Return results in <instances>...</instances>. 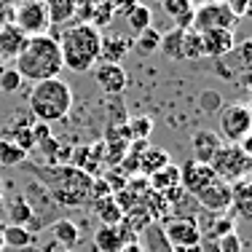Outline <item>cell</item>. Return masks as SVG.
<instances>
[{
	"label": "cell",
	"mask_w": 252,
	"mask_h": 252,
	"mask_svg": "<svg viewBox=\"0 0 252 252\" xmlns=\"http://www.w3.org/2000/svg\"><path fill=\"white\" fill-rule=\"evenodd\" d=\"M22 252H32V247H27V250H22Z\"/></svg>",
	"instance_id": "cell-47"
},
{
	"label": "cell",
	"mask_w": 252,
	"mask_h": 252,
	"mask_svg": "<svg viewBox=\"0 0 252 252\" xmlns=\"http://www.w3.org/2000/svg\"><path fill=\"white\" fill-rule=\"evenodd\" d=\"M5 215H8V223L11 225H25V228H30V231L35 228L32 209H30V204L25 201V196H22V193H16V196H11V199H8V204H5ZM35 236H38V233H35Z\"/></svg>",
	"instance_id": "cell-21"
},
{
	"label": "cell",
	"mask_w": 252,
	"mask_h": 252,
	"mask_svg": "<svg viewBox=\"0 0 252 252\" xmlns=\"http://www.w3.org/2000/svg\"><path fill=\"white\" fill-rule=\"evenodd\" d=\"M25 201L30 204V209H32V218H35V228L32 231H43L46 225H51L54 220L59 218V204L49 196V190L43 188V185L38 183V180H30L25 185Z\"/></svg>",
	"instance_id": "cell-8"
},
{
	"label": "cell",
	"mask_w": 252,
	"mask_h": 252,
	"mask_svg": "<svg viewBox=\"0 0 252 252\" xmlns=\"http://www.w3.org/2000/svg\"><path fill=\"white\" fill-rule=\"evenodd\" d=\"M0 250H3V223H0Z\"/></svg>",
	"instance_id": "cell-45"
},
{
	"label": "cell",
	"mask_w": 252,
	"mask_h": 252,
	"mask_svg": "<svg viewBox=\"0 0 252 252\" xmlns=\"http://www.w3.org/2000/svg\"><path fill=\"white\" fill-rule=\"evenodd\" d=\"M8 140H14L16 145L22 148L27 156L30 151H35V137H32V118H27V116H22V113H14L11 116V131L8 134Z\"/></svg>",
	"instance_id": "cell-18"
},
{
	"label": "cell",
	"mask_w": 252,
	"mask_h": 252,
	"mask_svg": "<svg viewBox=\"0 0 252 252\" xmlns=\"http://www.w3.org/2000/svg\"><path fill=\"white\" fill-rule=\"evenodd\" d=\"M236 231V218L231 212H220V215H212V225H209L207 233H201L204 239H220L225 233Z\"/></svg>",
	"instance_id": "cell-33"
},
{
	"label": "cell",
	"mask_w": 252,
	"mask_h": 252,
	"mask_svg": "<svg viewBox=\"0 0 252 252\" xmlns=\"http://www.w3.org/2000/svg\"><path fill=\"white\" fill-rule=\"evenodd\" d=\"M148 185H151V190H156V193H164V190L175 188V185H180V166L177 164L161 166L158 172H153L148 177Z\"/></svg>",
	"instance_id": "cell-27"
},
{
	"label": "cell",
	"mask_w": 252,
	"mask_h": 252,
	"mask_svg": "<svg viewBox=\"0 0 252 252\" xmlns=\"http://www.w3.org/2000/svg\"><path fill=\"white\" fill-rule=\"evenodd\" d=\"M38 242V236H35L30 228L25 225H3V247L14 250V252H22L27 247H32V244Z\"/></svg>",
	"instance_id": "cell-23"
},
{
	"label": "cell",
	"mask_w": 252,
	"mask_h": 252,
	"mask_svg": "<svg viewBox=\"0 0 252 252\" xmlns=\"http://www.w3.org/2000/svg\"><path fill=\"white\" fill-rule=\"evenodd\" d=\"M27 105L35 121L43 124H57L62 118H67V113L73 110V89L62 81V78H49V81L32 83L27 94Z\"/></svg>",
	"instance_id": "cell-4"
},
{
	"label": "cell",
	"mask_w": 252,
	"mask_h": 252,
	"mask_svg": "<svg viewBox=\"0 0 252 252\" xmlns=\"http://www.w3.org/2000/svg\"><path fill=\"white\" fill-rule=\"evenodd\" d=\"M161 5L175 19L177 30H190V25H193V3L190 0H161Z\"/></svg>",
	"instance_id": "cell-25"
},
{
	"label": "cell",
	"mask_w": 252,
	"mask_h": 252,
	"mask_svg": "<svg viewBox=\"0 0 252 252\" xmlns=\"http://www.w3.org/2000/svg\"><path fill=\"white\" fill-rule=\"evenodd\" d=\"M199 110L209 113V116H218V113L223 110V94L215 92V89H204L199 94Z\"/></svg>",
	"instance_id": "cell-38"
},
{
	"label": "cell",
	"mask_w": 252,
	"mask_h": 252,
	"mask_svg": "<svg viewBox=\"0 0 252 252\" xmlns=\"http://www.w3.org/2000/svg\"><path fill=\"white\" fill-rule=\"evenodd\" d=\"M22 83H25V78L16 73L14 67H3V70H0V92H3V94H16L22 89Z\"/></svg>",
	"instance_id": "cell-39"
},
{
	"label": "cell",
	"mask_w": 252,
	"mask_h": 252,
	"mask_svg": "<svg viewBox=\"0 0 252 252\" xmlns=\"http://www.w3.org/2000/svg\"><path fill=\"white\" fill-rule=\"evenodd\" d=\"M94 81L107 97H118L129 86V75H126L124 64H110V62H97L94 64Z\"/></svg>",
	"instance_id": "cell-11"
},
{
	"label": "cell",
	"mask_w": 252,
	"mask_h": 252,
	"mask_svg": "<svg viewBox=\"0 0 252 252\" xmlns=\"http://www.w3.org/2000/svg\"><path fill=\"white\" fill-rule=\"evenodd\" d=\"M25 43H27V35L16 25L8 22V25L0 27V57H3V62L19 57V51L25 49Z\"/></svg>",
	"instance_id": "cell-17"
},
{
	"label": "cell",
	"mask_w": 252,
	"mask_h": 252,
	"mask_svg": "<svg viewBox=\"0 0 252 252\" xmlns=\"http://www.w3.org/2000/svg\"><path fill=\"white\" fill-rule=\"evenodd\" d=\"M59 54H62V67L73 70V73H89L94 70V64L99 62V43H102V32L92 25H78L67 27L62 35L57 38Z\"/></svg>",
	"instance_id": "cell-3"
},
{
	"label": "cell",
	"mask_w": 252,
	"mask_h": 252,
	"mask_svg": "<svg viewBox=\"0 0 252 252\" xmlns=\"http://www.w3.org/2000/svg\"><path fill=\"white\" fill-rule=\"evenodd\" d=\"M183 35L185 30H177V27H172L169 32H161L158 51L166 59H172V62H183Z\"/></svg>",
	"instance_id": "cell-28"
},
{
	"label": "cell",
	"mask_w": 252,
	"mask_h": 252,
	"mask_svg": "<svg viewBox=\"0 0 252 252\" xmlns=\"http://www.w3.org/2000/svg\"><path fill=\"white\" fill-rule=\"evenodd\" d=\"M126 25H129L131 32L140 35L142 30L151 27V8H148V5H142V3H137L134 8H131L129 14H126Z\"/></svg>",
	"instance_id": "cell-36"
},
{
	"label": "cell",
	"mask_w": 252,
	"mask_h": 252,
	"mask_svg": "<svg viewBox=\"0 0 252 252\" xmlns=\"http://www.w3.org/2000/svg\"><path fill=\"white\" fill-rule=\"evenodd\" d=\"M161 228H164V236L172 244V250H190V247H199L201 242V225L196 218H183V215L166 218Z\"/></svg>",
	"instance_id": "cell-10"
},
{
	"label": "cell",
	"mask_w": 252,
	"mask_h": 252,
	"mask_svg": "<svg viewBox=\"0 0 252 252\" xmlns=\"http://www.w3.org/2000/svg\"><path fill=\"white\" fill-rule=\"evenodd\" d=\"M3 193L5 190H3V180H0V204H3Z\"/></svg>",
	"instance_id": "cell-44"
},
{
	"label": "cell",
	"mask_w": 252,
	"mask_h": 252,
	"mask_svg": "<svg viewBox=\"0 0 252 252\" xmlns=\"http://www.w3.org/2000/svg\"><path fill=\"white\" fill-rule=\"evenodd\" d=\"M27 161V153L8 137H0V164L3 166H22Z\"/></svg>",
	"instance_id": "cell-31"
},
{
	"label": "cell",
	"mask_w": 252,
	"mask_h": 252,
	"mask_svg": "<svg viewBox=\"0 0 252 252\" xmlns=\"http://www.w3.org/2000/svg\"><path fill=\"white\" fill-rule=\"evenodd\" d=\"M126 129H129L131 142H134V140H145V142H148V137H151V131H153V118H151V116L126 118Z\"/></svg>",
	"instance_id": "cell-35"
},
{
	"label": "cell",
	"mask_w": 252,
	"mask_h": 252,
	"mask_svg": "<svg viewBox=\"0 0 252 252\" xmlns=\"http://www.w3.org/2000/svg\"><path fill=\"white\" fill-rule=\"evenodd\" d=\"M92 204L99 215V225H118L124 220V212L118 209V204L113 201V196H105V199H97Z\"/></svg>",
	"instance_id": "cell-30"
},
{
	"label": "cell",
	"mask_w": 252,
	"mask_h": 252,
	"mask_svg": "<svg viewBox=\"0 0 252 252\" xmlns=\"http://www.w3.org/2000/svg\"><path fill=\"white\" fill-rule=\"evenodd\" d=\"M22 0H0V14H14V8Z\"/></svg>",
	"instance_id": "cell-42"
},
{
	"label": "cell",
	"mask_w": 252,
	"mask_h": 252,
	"mask_svg": "<svg viewBox=\"0 0 252 252\" xmlns=\"http://www.w3.org/2000/svg\"><path fill=\"white\" fill-rule=\"evenodd\" d=\"M137 242H140L142 252H172V244L166 242L161 223L145 225V228L140 231V236H137Z\"/></svg>",
	"instance_id": "cell-22"
},
{
	"label": "cell",
	"mask_w": 252,
	"mask_h": 252,
	"mask_svg": "<svg viewBox=\"0 0 252 252\" xmlns=\"http://www.w3.org/2000/svg\"><path fill=\"white\" fill-rule=\"evenodd\" d=\"M215 180L218 177H215V172L209 164H199V161L190 158L180 166V185H183V190L190 196L201 193V190L207 188L209 183H215Z\"/></svg>",
	"instance_id": "cell-12"
},
{
	"label": "cell",
	"mask_w": 252,
	"mask_h": 252,
	"mask_svg": "<svg viewBox=\"0 0 252 252\" xmlns=\"http://www.w3.org/2000/svg\"><path fill=\"white\" fill-rule=\"evenodd\" d=\"M172 164V156L164 151V148H145L140 153V172L142 177H151L153 172H158L161 166Z\"/></svg>",
	"instance_id": "cell-26"
},
{
	"label": "cell",
	"mask_w": 252,
	"mask_h": 252,
	"mask_svg": "<svg viewBox=\"0 0 252 252\" xmlns=\"http://www.w3.org/2000/svg\"><path fill=\"white\" fill-rule=\"evenodd\" d=\"M236 16L223 0H212V3H201L193 8V25L190 30L196 32H207V30H236Z\"/></svg>",
	"instance_id": "cell-9"
},
{
	"label": "cell",
	"mask_w": 252,
	"mask_h": 252,
	"mask_svg": "<svg viewBox=\"0 0 252 252\" xmlns=\"http://www.w3.org/2000/svg\"><path fill=\"white\" fill-rule=\"evenodd\" d=\"M223 3L228 5V8H231V14L236 16V19H239V16H244V14L250 11V0H223Z\"/></svg>",
	"instance_id": "cell-41"
},
{
	"label": "cell",
	"mask_w": 252,
	"mask_h": 252,
	"mask_svg": "<svg viewBox=\"0 0 252 252\" xmlns=\"http://www.w3.org/2000/svg\"><path fill=\"white\" fill-rule=\"evenodd\" d=\"M131 51V40L124 38V35H102L99 43V62H110V64H121L124 57Z\"/></svg>",
	"instance_id": "cell-16"
},
{
	"label": "cell",
	"mask_w": 252,
	"mask_h": 252,
	"mask_svg": "<svg viewBox=\"0 0 252 252\" xmlns=\"http://www.w3.org/2000/svg\"><path fill=\"white\" fill-rule=\"evenodd\" d=\"M94 247H97V252H121L124 242L118 236L116 225H99L94 231Z\"/></svg>",
	"instance_id": "cell-29"
},
{
	"label": "cell",
	"mask_w": 252,
	"mask_h": 252,
	"mask_svg": "<svg viewBox=\"0 0 252 252\" xmlns=\"http://www.w3.org/2000/svg\"><path fill=\"white\" fill-rule=\"evenodd\" d=\"M22 169H27L38 180L59 207L75 209L92 201L94 177H89L86 172H81L73 164H27L25 161Z\"/></svg>",
	"instance_id": "cell-1"
},
{
	"label": "cell",
	"mask_w": 252,
	"mask_h": 252,
	"mask_svg": "<svg viewBox=\"0 0 252 252\" xmlns=\"http://www.w3.org/2000/svg\"><path fill=\"white\" fill-rule=\"evenodd\" d=\"M252 190H250V180H236L231 183V209L233 218L239 220H250L252 218Z\"/></svg>",
	"instance_id": "cell-19"
},
{
	"label": "cell",
	"mask_w": 252,
	"mask_h": 252,
	"mask_svg": "<svg viewBox=\"0 0 252 252\" xmlns=\"http://www.w3.org/2000/svg\"><path fill=\"white\" fill-rule=\"evenodd\" d=\"M51 236L54 242L59 244L62 250H73L78 242H81V231H78V225L73 223V220L67 218H57L51 223Z\"/></svg>",
	"instance_id": "cell-24"
},
{
	"label": "cell",
	"mask_w": 252,
	"mask_h": 252,
	"mask_svg": "<svg viewBox=\"0 0 252 252\" xmlns=\"http://www.w3.org/2000/svg\"><path fill=\"white\" fill-rule=\"evenodd\" d=\"M215 242H218V250L220 252H244V242H242V236H239L236 231L225 233V236L215 239Z\"/></svg>",
	"instance_id": "cell-40"
},
{
	"label": "cell",
	"mask_w": 252,
	"mask_h": 252,
	"mask_svg": "<svg viewBox=\"0 0 252 252\" xmlns=\"http://www.w3.org/2000/svg\"><path fill=\"white\" fill-rule=\"evenodd\" d=\"M215 177L223 180V183H236V180H247L250 177V169H252V156L242 151V145L236 142H223L215 158L209 161Z\"/></svg>",
	"instance_id": "cell-5"
},
{
	"label": "cell",
	"mask_w": 252,
	"mask_h": 252,
	"mask_svg": "<svg viewBox=\"0 0 252 252\" xmlns=\"http://www.w3.org/2000/svg\"><path fill=\"white\" fill-rule=\"evenodd\" d=\"M14 70L25 81H49V78H59L62 73V54H59V43L54 35H35L27 38L25 49L14 59Z\"/></svg>",
	"instance_id": "cell-2"
},
{
	"label": "cell",
	"mask_w": 252,
	"mask_h": 252,
	"mask_svg": "<svg viewBox=\"0 0 252 252\" xmlns=\"http://www.w3.org/2000/svg\"><path fill=\"white\" fill-rule=\"evenodd\" d=\"M57 252H73V250H57Z\"/></svg>",
	"instance_id": "cell-46"
},
{
	"label": "cell",
	"mask_w": 252,
	"mask_h": 252,
	"mask_svg": "<svg viewBox=\"0 0 252 252\" xmlns=\"http://www.w3.org/2000/svg\"><path fill=\"white\" fill-rule=\"evenodd\" d=\"M102 158H105V151H102V142H97V145H86V148H81V151H75L73 153V166H78L81 172H86L89 177H97Z\"/></svg>",
	"instance_id": "cell-20"
},
{
	"label": "cell",
	"mask_w": 252,
	"mask_h": 252,
	"mask_svg": "<svg viewBox=\"0 0 252 252\" xmlns=\"http://www.w3.org/2000/svg\"><path fill=\"white\" fill-rule=\"evenodd\" d=\"M201 57H204L201 32H196V30H185V35H183V62L185 59H201Z\"/></svg>",
	"instance_id": "cell-37"
},
{
	"label": "cell",
	"mask_w": 252,
	"mask_h": 252,
	"mask_svg": "<svg viewBox=\"0 0 252 252\" xmlns=\"http://www.w3.org/2000/svg\"><path fill=\"white\" fill-rule=\"evenodd\" d=\"M121 252H142V247H140V242H126Z\"/></svg>",
	"instance_id": "cell-43"
},
{
	"label": "cell",
	"mask_w": 252,
	"mask_h": 252,
	"mask_svg": "<svg viewBox=\"0 0 252 252\" xmlns=\"http://www.w3.org/2000/svg\"><path fill=\"white\" fill-rule=\"evenodd\" d=\"M43 3L51 25H59V22H67L70 16H75V0H43Z\"/></svg>",
	"instance_id": "cell-32"
},
{
	"label": "cell",
	"mask_w": 252,
	"mask_h": 252,
	"mask_svg": "<svg viewBox=\"0 0 252 252\" xmlns=\"http://www.w3.org/2000/svg\"><path fill=\"white\" fill-rule=\"evenodd\" d=\"M218 121H220V131H218L220 140L239 145L252 131V110L247 102H231V105H223V110L218 113Z\"/></svg>",
	"instance_id": "cell-6"
},
{
	"label": "cell",
	"mask_w": 252,
	"mask_h": 252,
	"mask_svg": "<svg viewBox=\"0 0 252 252\" xmlns=\"http://www.w3.org/2000/svg\"><path fill=\"white\" fill-rule=\"evenodd\" d=\"M220 148H223V140L215 129H199L190 137V153H193V161H199V164H209Z\"/></svg>",
	"instance_id": "cell-15"
},
{
	"label": "cell",
	"mask_w": 252,
	"mask_h": 252,
	"mask_svg": "<svg viewBox=\"0 0 252 252\" xmlns=\"http://www.w3.org/2000/svg\"><path fill=\"white\" fill-rule=\"evenodd\" d=\"M158 43H161V32L156 27H148V30H142L140 35H137V40L131 46H134L140 54H145V57H151V54L158 51Z\"/></svg>",
	"instance_id": "cell-34"
},
{
	"label": "cell",
	"mask_w": 252,
	"mask_h": 252,
	"mask_svg": "<svg viewBox=\"0 0 252 252\" xmlns=\"http://www.w3.org/2000/svg\"><path fill=\"white\" fill-rule=\"evenodd\" d=\"M236 30H207L201 32V43H204V57L209 59H223L228 54H233L236 49Z\"/></svg>",
	"instance_id": "cell-14"
},
{
	"label": "cell",
	"mask_w": 252,
	"mask_h": 252,
	"mask_svg": "<svg viewBox=\"0 0 252 252\" xmlns=\"http://www.w3.org/2000/svg\"><path fill=\"white\" fill-rule=\"evenodd\" d=\"M11 25H16L27 38H35V35H46L51 27L49 11H46L43 0H22L19 5L11 14Z\"/></svg>",
	"instance_id": "cell-7"
},
{
	"label": "cell",
	"mask_w": 252,
	"mask_h": 252,
	"mask_svg": "<svg viewBox=\"0 0 252 252\" xmlns=\"http://www.w3.org/2000/svg\"><path fill=\"white\" fill-rule=\"evenodd\" d=\"M193 199L199 201L201 209H207V212H212V215L231 212V185L223 183V180H215V183H209L201 193H196Z\"/></svg>",
	"instance_id": "cell-13"
}]
</instances>
